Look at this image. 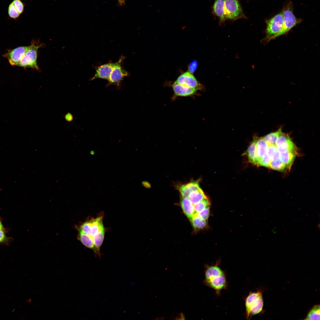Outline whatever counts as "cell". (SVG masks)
<instances>
[{"instance_id":"1","label":"cell","mask_w":320,"mask_h":320,"mask_svg":"<svg viewBox=\"0 0 320 320\" xmlns=\"http://www.w3.org/2000/svg\"><path fill=\"white\" fill-rule=\"evenodd\" d=\"M218 262L213 265H205L204 284L214 290L217 295L227 287L225 272L219 266Z\"/></svg>"},{"instance_id":"2","label":"cell","mask_w":320,"mask_h":320,"mask_svg":"<svg viewBox=\"0 0 320 320\" xmlns=\"http://www.w3.org/2000/svg\"><path fill=\"white\" fill-rule=\"evenodd\" d=\"M293 9V4L291 1L284 5L281 11L283 17L282 27L279 32L270 39V41L287 33L292 28L302 21L301 19L297 18L295 16Z\"/></svg>"},{"instance_id":"3","label":"cell","mask_w":320,"mask_h":320,"mask_svg":"<svg viewBox=\"0 0 320 320\" xmlns=\"http://www.w3.org/2000/svg\"><path fill=\"white\" fill-rule=\"evenodd\" d=\"M263 301L262 292H250L245 299L246 318L250 319L263 310Z\"/></svg>"},{"instance_id":"4","label":"cell","mask_w":320,"mask_h":320,"mask_svg":"<svg viewBox=\"0 0 320 320\" xmlns=\"http://www.w3.org/2000/svg\"><path fill=\"white\" fill-rule=\"evenodd\" d=\"M44 45L42 43L37 44L33 41L18 66L24 68H30L39 70V69L37 63L38 50Z\"/></svg>"},{"instance_id":"5","label":"cell","mask_w":320,"mask_h":320,"mask_svg":"<svg viewBox=\"0 0 320 320\" xmlns=\"http://www.w3.org/2000/svg\"><path fill=\"white\" fill-rule=\"evenodd\" d=\"M224 10L226 20L247 19L239 0H225Z\"/></svg>"},{"instance_id":"6","label":"cell","mask_w":320,"mask_h":320,"mask_svg":"<svg viewBox=\"0 0 320 320\" xmlns=\"http://www.w3.org/2000/svg\"><path fill=\"white\" fill-rule=\"evenodd\" d=\"M266 28L265 37L263 41L266 42L281 29L283 25V17L282 12L279 13L265 21Z\"/></svg>"},{"instance_id":"7","label":"cell","mask_w":320,"mask_h":320,"mask_svg":"<svg viewBox=\"0 0 320 320\" xmlns=\"http://www.w3.org/2000/svg\"><path fill=\"white\" fill-rule=\"evenodd\" d=\"M124 57L121 56L119 60L115 63V65L110 75L107 86L114 85L119 87L123 79L128 76V73L121 66V63Z\"/></svg>"},{"instance_id":"8","label":"cell","mask_w":320,"mask_h":320,"mask_svg":"<svg viewBox=\"0 0 320 320\" xmlns=\"http://www.w3.org/2000/svg\"><path fill=\"white\" fill-rule=\"evenodd\" d=\"M29 47L30 46H21L13 49L9 50L7 53L3 55V56L7 58L11 65L18 66Z\"/></svg>"},{"instance_id":"9","label":"cell","mask_w":320,"mask_h":320,"mask_svg":"<svg viewBox=\"0 0 320 320\" xmlns=\"http://www.w3.org/2000/svg\"><path fill=\"white\" fill-rule=\"evenodd\" d=\"M175 82L197 90H201L204 89L203 86L197 80L193 73L189 71L181 74Z\"/></svg>"},{"instance_id":"10","label":"cell","mask_w":320,"mask_h":320,"mask_svg":"<svg viewBox=\"0 0 320 320\" xmlns=\"http://www.w3.org/2000/svg\"><path fill=\"white\" fill-rule=\"evenodd\" d=\"M276 146L280 153L296 151L295 145L289 136L282 132L277 139Z\"/></svg>"},{"instance_id":"11","label":"cell","mask_w":320,"mask_h":320,"mask_svg":"<svg viewBox=\"0 0 320 320\" xmlns=\"http://www.w3.org/2000/svg\"><path fill=\"white\" fill-rule=\"evenodd\" d=\"M115 64V63H109L98 67L95 75L92 78L91 80L100 78L106 79L108 81Z\"/></svg>"},{"instance_id":"12","label":"cell","mask_w":320,"mask_h":320,"mask_svg":"<svg viewBox=\"0 0 320 320\" xmlns=\"http://www.w3.org/2000/svg\"><path fill=\"white\" fill-rule=\"evenodd\" d=\"M175 95L177 96L187 97L194 95L196 89L175 82L172 85Z\"/></svg>"},{"instance_id":"13","label":"cell","mask_w":320,"mask_h":320,"mask_svg":"<svg viewBox=\"0 0 320 320\" xmlns=\"http://www.w3.org/2000/svg\"><path fill=\"white\" fill-rule=\"evenodd\" d=\"M224 0H215L212 7L213 13L219 19L220 24L226 20L224 14Z\"/></svg>"},{"instance_id":"14","label":"cell","mask_w":320,"mask_h":320,"mask_svg":"<svg viewBox=\"0 0 320 320\" xmlns=\"http://www.w3.org/2000/svg\"><path fill=\"white\" fill-rule=\"evenodd\" d=\"M180 205L185 215L189 219L195 214L193 205L188 197H182L180 201Z\"/></svg>"},{"instance_id":"15","label":"cell","mask_w":320,"mask_h":320,"mask_svg":"<svg viewBox=\"0 0 320 320\" xmlns=\"http://www.w3.org/2000/svg\"><path fill=\"white\" fill-rule=\"evenodd\" d=\"M257 138L254 137L249 146L247 153L249 161L252 163L259 165V160L256 149V142Z\"/></svg>"},{"instance_id":"16","label":"cell","mask_w":320,"mask_h":320,"mask_svg":"<svg viewBox=\"0 0 320 320\" xmlns=\"http://www.w3.org/2000/svg\"><path fill=\"white\" fill-rule=\"evenodd\" d=\"M268 145L263 137L257 138L256 149L259 163L261 159L267 154Z\"/></svg>"},{"instance_id":"17","label":"cell","mask_w":320,"mask_h":320,"mask_svg":"<svg viewBox=\"0 0 320 320\" xmlns=\"http://www.w3.org/2000/svg\"><path fill=\"white\" fill-rule=\"evenodd\" d=\"M296 151L280 153V159L286 167L290 168L295 158Z\"/></svg>"},{"instance_id":"18","label":"cell","mask_w":320,"mask_h":320,"mask_svg":"<svg viewBox=\"0 0 320 320\" xmlns=\"http://www.w3.org/2000/svg\"><path fill=\"white\" fill-rule=\"evenodd\" d=\"M189 220L194 230L196 231L204 229L207 225V220L201 218L196 214Z\"/></svg>"},{"instance_id":"19","label":"cell","mask_w":320,"mask_h":320,"mask_svg":"<svg viewBox=\"0 0 320 320\" xmlns=\"http://www.w3.org/2000/svg\"><path fill=\"white\" fill-rule=\"evenodd\" d=\"M105 233L104 228L92 236L94 244L96 251V254L100 256V248L103 242Z\"/></svg>"},{"instance_id":"20","label":"cell","mask_w":320,"mask_h":320,"mask_svg":"<svg viewBox=\"0 0 320 320\" xmlns=\"http://www.w3.org/2000/svg\"><path fill=\"white\" fill-rule=\"evenodd\" d=\"M79 232V238L81 242L87 247L92 249L96 254V251L92 237L83 232L81 229Z\"/></svg>"},{"instance_id":"21","label":"cell","mask_w":320,"mask_h":320,"mask_svg":"<svg viewBox=\"0 0 320 320\" xmlns=\"http://www.w3.org/2000/svg\"><path fill=\"white\" fill-rule=\"evenodd\" d=\"M103 215L99 216L95 219H92L91 223L92 236L101 229L104 228L103 223Z\"/></svg>"},{"instance_id":"22","label":"cell","mask_w":320,"mask_h":320,"mask_svg":"<svg viewBox=\"0 0 320 320\" xmlns=\"http://www.w3.org/2000/svg\"><path fill=\"white\" fill-rule=\"evenodd\" d=\"M188 198L193 205L199 203L204 199L207 198L202 190L191 192Z\"/></svg>"},{"instance_id":"23","label":"cell","mask_w":320,"mask_h":320,"mask_svg":"<svg viewBox=\"0 0 320 320\" xmlns=\"http://www.w3.org/2000/svg\"><path fill=\"white\" fill-rule=\"evenodd\" d=\"M282 132L281 129L280 128L276 131L269 133L263 138L268 145L276 146L277 140Z\"/></svg>"},{"instance_id":"24","label":"cell","mask_w":320,"mask_h":320,"mask_svg":"<svg viewBox=\"0 0 320 320\" xmlns=\"http://www.w3.org/2000/svg\"><path fill=\"white\" fill-rule=\"evenodd\" d=\"M320 305H314L308 312L305 320H320Z\"/></svg>"},{"instance_id":"25","label":"cell","mask_w":320,"mask_h":320,"mask_svg":"<svg viewBox=\"0 0 320 320\" xmlns=\"http://www.w3.org/2000/svg\"><path fill=\"white\" fill-rule=\"evenodd\" d=\"M268 145L267 154L271 161L280 159V153L276 146L274 145Z\"/></svg>"},{"instance_id":"26","label":"cell","mask_w":320,"mask_h":320,"mask_svg":"<svg viewBox=\"0 0 320 320\" xmlns=\"http://www.w3.org/2000/svg\"><path fill=\"white\" fill-rule=\"evenodd\" d=\"M210 202L208 199H204L199 203L194 205L195 214L199 212L205 208L209 207Z\"/></svg>"},{"instance_id":"27","label":"cell","mask_w":320,"mask_h":320,"mask_svg":"<svg viewBox=\"0 0 320 320\" xmlns=\"http://www.w3.org/2000/svg\"><path fill=\"white\" fill-rule=\"evenodd\" d=\"M8 13L9 18L15 20H17L20 15L15 8L12 2L8 7Z\"/></svg>"},{"instance_id":"28","label":"cell","mask_w":320,"mask_h":320,"mask_svg":"<svg viewBox=\"0 0 320 320\" xmlns=\"http://www.w3.org/2000/svg\"><path fill=\"white\" fill-rule=\"evenodd\" d=\"M286 167V166L280 159L271 161L269 167L273 169L278 171L284 170Z\"/></svg>"},{"instance_id":"29","label":"cell","mask_w":320,"mask_h":320,"mask_svg":"<svg viewBox=\"0 0 320 320\" xmlns=\"http://www.w3.org/2000/svg\"><path fill=\"white\" fill-rule=\"evenodd\" d=\"M12 2L15 8L21 15L23 12L25 4L22 0H13Z\"/></svg>"},{"instance_id":"30","label":"cell","mask_w":320,"mask_h":320,"mask_svg":"<svg viewBox=\"0 0 320 320\" xmlns=\"http://www.w3.org/2000/svg\"><path fill=\"white\" fill-rule=\"evenodd\" d=\"M81 230L84 233L92 237L91 223L90 220L87 221L82 224L81 226Z\"/></svg>"},{"instance_id":"31","label":"cell","mask_w":320,"mask_h":320,"mask_svg":"<svg viewBox=\"0 0 320 320\" xmlns=\"http://www.w3.org/2000/svg\"><path fill=\"white\" fill-rule=\"evenodd\" d=\"M186 185L191 192L201 190L199 187V182L197 181L191 182L187 183Z\"/></svg>"},{"instance_id":"32","label":"cell","mask_w":320,"mask_h":320,"mask_svg":"<svg viewBox=\"0 0 320 320\" xmlns=\"http://www.w3.org/2000/svg\"><path fill=\"white\" fill-rule=\"evenodd\" d=\"M209 207H207L202 211L195 214L201 218L207 220L208 218L209 213Z\"/></svg>"},{"instance_id":"33","label":"cell","mask_w":320,"mask_h":320,"mask_svg":"<svg viewBox=\"0 0 320 320\" xmlns=\"http://www.w3.org/2000/svg\"><path fill=\"white\" fill-rule=\"evenodd\" d=\"M179 190L182 197H188L191 193L186 184L181 185Z\"/></svg>"},{"instance_id":"34","label":"cell","mask_w":320,"mask_h":320,"mask_svg":"<svg viewBox=\"0 0 320 320\" xmlns=\"http://www.w3.org/2000/svg\"><path fill=\"white\" fill-rule=\"evenodd\" d=\"M271 161L267 154L261 159L259 163V165L269 167Z\"/></svg>"},{"instance_id":"35","label":"cell","mask_w":320,"mask_h":320,"mask_svg":"<svg viewBox=\"0 0 320 320\" xmlns=\"http://www.w3.org/2000/svg\"><path fill=\"white\" fill-rule=\"evenodd\" d=\"M8 240L4 231V229L0 230V243H5Z\"/></svg>"},{"instance_id":"36","label":"cell","mask_w":320,"mask_h":320,"mask_svg":"<svg viewBox=\"0 0 320 320\" xmlns=\"http://www.w3.org/2000/svg\"><path fill=\"white\" fill-rule=\"evenodd\" d=\"M197 66L196 61L194 60L190 63L188 66L189 71L193 73L196 70Z\"/></svg>"},{"instance_id":"37","label":"cell","mask_w":320,"mask_h":320,"mask_svg":"<svg viewBox=\"0 0 320 320\" xmlns=\"http://www.w3.org/2000/svg\"><path fill=\"white\" fill-rule=\"evenodd\" d=\"M65 119L68 122H71L73 120V117L72 114L68 113L65 116Z\"/></svg>"},{"instance_id":"38","label":"cell","mask_w":320,"mask_h":320,"mask_svg":"<svg viewBox=\"0 0 320 320\" xmlns=\"http://www.w3.org/2000/svg\"><path fill=\"white\" fill-rule=\"evenodd\" d=\"M176 319H185V317L184 315L182 313H180L176 317Z\"/></svg>"},{"instance_id":"39","label":"cell","mask_w":320,"mask_h":320,"mask_svg":"<svg viewBox=\"0 0 320 320\" xmlns=\"http://www.w3.org/2000/svg\"><path fill=\"white\" fill-rule=\"evenodd\" d=\"M2 229H4V228L1 221L0 220V230Z\"/></svg>"},{"instance_id":"40","label":"cell","mask_w":320,"mask_h":320,"mask_svg":"<svg viewBox=\"0 0 320 320\" xmlns=\"http://www.w3.org/2000/svg\"><path fill=\"white\" fill-rule=\"evenodd\" d=\"M120 0L121 1H124V0Z\"/></svg>"}]
</instances>
